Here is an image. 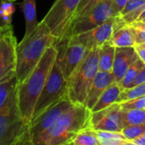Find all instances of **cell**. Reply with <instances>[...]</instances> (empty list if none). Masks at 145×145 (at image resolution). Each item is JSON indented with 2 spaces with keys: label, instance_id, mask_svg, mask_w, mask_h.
Segmentation results:
<instances>
[{
  "label": "cell",
  "instance_id": "cell-29",
  "mask_svg": "<svg viewBox=\"0 0 145 145\" xmlns=\"http://www.w3.org/2000/svg\"><path fill=\"white\" fill-rule=\"evenodd\" d=\"M145 4V0H128L121 13L117 16L124 15L127 13H130L132 11H134L138 8H142Z\"/></svg>",
  "mask_w": 145,
  "mask_h": 145
},
{
  "label": "cell",
  "instance_id": "cell-14",
  "mask_svg": "<svg viewBox=\"0 0 145 145\" xmlns=\"http://www.w3.org/2000/svg\"><path fill=\"white\" fill-rule=\"evenodd\" d=\"M138 59L139 56L134 47L116 48L112 73L116 82L123 78L128 68Z\"/></svg>",
  "mask_w": 145,
  "mask_h": 145
},
{
  "label": "cell",
  "instance_id": "cell-3",
  "mask_svg": "<svg viewBox=\"0 0 145 145\" xmlns=\"http://www.w3.org/2000/svg\"><path fill=\"white\" fill-rule=\"evenodd\" d=\"M55 43L48 27L43 21L39 22L35 31L23 37L16 48L15 75L18 84L22 83L38 64L46 49Z\"/></svg>",
  "mask_w": 145,
  "mask_h": 145
},
{
  "label": "cell",
  "instance_id": "cell-4",
  "mask_svg": "<svg viewBox=\"0 0 145 145\" xmlns=\"http://www.w3.org/2000/svg\"><path fill=\"white\" fill-rule=\"evenodd\" d=\"M0 145H32L30 125L23 119L18 105L17 88L0 110Z\"/></svg>",
  "mask_w": 145,
  "mask_h": 145
},
{
  "label": "cell",
  "instance_id": "cell-34",
  "mask_svg": "<svg viewBox=\"0 0 145 145\" xmlns=\"http://www.w3.org/2000/svg\"><path fill=\"white\" fill-rule=\"evenodd\" d=\"M135 48V49H136V51H137V53H138V56H139V58L144 61L145 63V50L144 49H143V48H139V47H138V46H135L134 47Z\"/></svg>",
  "mask_w": 145,
  "mask_h": 145
},
{
  "label": "cell",
  "instance_id": "cell-33",
  "mask_svg": "<svg viewBox=\"0 0 145 145\" xmlns=\"http://www.w3.org/2000/svg\"><path fill=\"white\" fill-rule=\"evenodd\" d=\"M134 145H145V132L138 138H137L136 139H134L133 141Z\"/></svg>",
  "mask_w": 145,
  "mask_h": 145
},
{
  "label": "cell",
  "instance_id": "cell-25",
  "mask_svg": "<svg viewBox=\"0 0 145 145\" xmlns=\"http://www.w3.org/2000/svg\"><path fill=\"white\" fill-rule=\"evenodd\" d=\"M145 95V82L138 85H136L131 88L123 90L117 100V103H121L124 101L130 100L132 99H135L138 97L144 96Z\"/></svg>",
  "mask_w": 145,
  "mask_h": 145
},
{
  "label": "cell",
  "instance_id": "cell-39",
  "mask_svg": "<svg viewBox=\"0 0 145 145\" xmlns=\"http://www.w3.org/2000/svg\"><path fill=\"white\" fill-rule=\"evenodd\" d=\"M0 28H1V27H0Z\"/></svg>",
  "mask_w": 145,
  "mask_h": 145
},
{
  "label": "cell",
  "instance_id": "cell-27",
  "mask_svg": "<svg viewBox=\"0 0 145 145\" xmlns=\"http://www.w3.org/2000/svg\"><path fill=\"white\" fill-rule=\"evenodd\" d=\"M145 132V124L143 125H132L123 127L121 133L130 141H133Z\"/></svg>",
  "mask_w": 145,
  "mask_h": 145
},
{
  "label": "cell",
  "instance_id": "cell-35",
  "mask_svg": "<svg viewBox=\"0 0 145 145\" xmlns=\"http://www.w3.org/2000/svg\"><path fill=\"white\" fill-rule=\"evenodd\" d=\"M145 18V4L143 6V8H142V12H141V14H139V16H138V20L135 21V22H138V21H141V20H143Z\"/></svg>",
  "mask_w": 145,
  "mask_h": 145
},
{
  "label": "cell",
  "instance_id": "cell-12",
  "mask_svg": "<svg viewBox=\"0 0 145 145\" xmlns=\"http://www.w3.org/2000/svg\"><path fill=\"white\" fill-rule=\"evenodd\" d=\"M121 106L115 103L99 111L92 112L90 126L95 130L121 133L124 126L121 118Z\"/></svg>",
  "mask_w": 145,
  "mask_h": 145
},
{
  "label": "cell",
  "instance_id": "cell-11",
  "mask_svg": "<svg viewBox=\"0 0 145 145\" xmlns=\"http://www.w3.org/2000/svg\"><path fill=\"white\" fill-rule=\"evenodd\" d=\"M17 45L13 27L8 26L0 39V82L15 71Z\"/></svg>",
  "mask_w": 145,
  "mask_h": 145
},
{
  "label": "cell",
  "instance_id": "cell-23",
  "mask_svg": "<svg viewBox=\"0 0 145 145\" xmlns=\"http://www.w3.org/2000/svg\"><path fill=\"white\" fill-rule=\"evenodd\" d=\"M144 62L139 58L138 60H136L128 68V70L126 72V74L123 76V78L118 82L119 85L121 86V88H122V90L128 89V88H131L134 87L135 79H136L138 74L139 73L140 70L144 66Z\"/></svg>",
  "mask_w": 145,
  "mask_h": 145
},
{
  "label": "cell",
  "instance_id": "cell-38",
  "mask_svg": "<svg viewBox=\"0 0 145 145\" xmlns=\"http://www.w3.org/2000/svg\"><path fill=\"white\" fill-rule=\"evenodd\" d=\"M7 1H10V2H14V1H17V0H7Z\"/></svg>",
  "mask_w": 145,
  "mask_h": 145
},
{
  "label": "cell",
  "instance_id": "cell-18",
  "mask_svg": "<svg viewBox=\"0 0 145 145\" xmlns=\"http://www.w3.org/2000/svg\"><path fill=\"white\" fill-rule=\"evenodd\" d=\"M107 42L116 48L136 46L134 36L128 25H125L116 29Z\"/></svg>",
  "mask_w": 145,
  "mask_h": 145
},
{
  "label": "cell",
  "instance_id": "cell-17",
  "mask_svg": "<svg viewBox=\"0 0 145 145\" xmlns=\"http://www.w3.org/2000/svg\"><path fill=\"white\" fill-rule=\"evenodd\" d=\"M122 91L123 90L118 82H113L102 93L96 105H94V107L92 109L91 111L92 112L99 111L106 107H109L110 105L115 103H117L118 98Z\"/></svg>",
  "mask_w": 145,
  "mask_h": 145
},
{
  "label": "cell",
  "instance_id": "cell-7",
  "mask_svg": "<svg viewBox=\"0 0 145 145\" xmlns=\"http://www.w3.org/2000/svg\"><path fill=\"white\" fill-rule=\"evenodd\" d=\"M80 2L81 0H55L42 19V21L55 38V43L64 38Z\"/></svg>",
  "mask_w": 145,
  "mask_h": 145
},
{
  "label": "cell",
  "instance_id": "cell-6",
  "mask_svg": "<svg viewBox=\"0 0 145 145\" xmlns=\"http://www.w3.org/2000/svg\"><path fill=\"white\" fill-rule=\"evenodd\" d=\"M67 80L64 76L60 65L56 57L55 62L52 66L44 87L37 101L32 120L49 106L67 97Z\"/></svg>",
  "mask_w": 145,
  "mask_h": 145
},
{
  "label": "cell",
  "instance_id": "cell-19",
  "mask_svg": "<svg viewBox=\"0 0 145 145\" xmlns=\"http://www.w3.org/2000/svg\"><path fill=\"white\" fill-rule=\"evenodd\" d=\"M18 86L15 71L7 76L0 82V110L6 105Z\"/></svg>",
  "mask_w": 145,
  "mask_h": 145
},
{
  "label": "cell",
  "instance_id": "cell-16",
  "mask_svg": "<svg viewBox=\"0 0 145 145\" xmlns=\"http://www.w3.org/2000/svg\"><path fill=\"white\" fill-rule=\"evenodd\" d=\"M20 8L25 18V30L24 37H26L35 31L39 24L37 18L36 0H23L20 3Z\"/></svg>",
  "mask_w": 145,
  "mask_h": 145
},
{
  "label": "cell",
  "instance_id": "cell-8",
  "mask_svg": "<svg viewBox=\"0 0 145 145\" xmlns=\"http://www.w3.org/2000/svg\"><path fill=\"white\" fill-rule=\"evenodd\" d=\"M54 45L58 49L57 59L64 76L68 81L73 71L91 50H88L73 36L65 38Z\"/></svg>",
  "mask_w": 145,
  "mask_h": 145
},
{
  "label": "cell",
  "instance_id": "cell-22",
  "mask_svg": "<svg viewBox=\"0 0 145 145\" xmlns=\"http://www.w3.org/2000/svg\"><path fill=\"white\" fill-rule=\"evenodd\" d=\"M121 118L124 127L132 125L145 124V109H123Z\"/></svg>",
  "mask_w": 145,
  "mask_h": 145
},
{
  "label": "cell",
  "instance_id": "cell-31",
  "mask_svg": "<svg viewBox=\"0 0 145 145\" xmlns=\"http://www.w3.org/2000/svg\"><path fill=\"white\" fill-rule=\"evenodd\" d=\"M145 82V65L140 70L139 73L138 74L136 79H135V82H134V86L136 85H138L142 82Z\"/></svg>",
  "mask_w": 145,
  "mask_h": 145
},
{
  "label": "cell",
  "instance_id": "cell-13",
  "mask_svg": "<svg viewBox=\"0 0 145 145\" xmlns=\"http://www.w3.org/2000/svg\"><path fill=\"white\" fill-rule=\"evenodd\" d=\"M116 17H111L100 25L73 37L88 50L99 48L107 42L115 31Z\"/></svg>",
  "mask_w": 145,
  "mask_h": 145
},
{
  "label": "cell",
  "instance_id": "cell-30",
  "mask_svg": "<svg viewBox=\"0 0 145 145\" xmlns=\"http://www.w3.org/2000/svg\"><path fill=\"white\" fill-rule=\"evenodd\" d=\"M127 1L128 0H112L111 8L113 10L114 16H117L121 13V11L122 10V8L127 3Z\"/></svg>",
  "mask_w": 145,
  "mask_h": 145
},
{
  "label": "cell",
  "instance_id": "cell-26",
  "mask_svg": "<svg viewBox=\"0 0 145 145\" xmlns=\"http://www.w3.org/2000/svg\"><path fill=\"white\" fill-rule=\"evenodd\" d=\"M102 1H104V0H81V2L79 3L73 16H72L71 22H73L75 20L79 19V18L86 15L87 14H88L96 5H98Z\"/></svg>",
  "mask_w": 145,
  "mask_h": 145
},
{
  "label": "cell",
  "instance_id": "cell-21",
  "mask_svg": "<svg viewBox=\"0 0 145 145\" xmlns=\"http://www.w3.org/2000/svg\"><path fill=\"white\" fill-rule=\"evenodd\" d=\"M100 145H134L121 133L96 130Z\"/></svg>",
  "mask_w": 145,
  "mask_h": 145
},
{
  "label": "cell",
  "instance_id": "cell-24",
  "mask_svg": "<svg viewBox=\"0 0 145 145\" xmlns=\"http://www.w3.org/2000/svg\"><path fill=\"white\" fill-rule=\"evenodd\" d=\"M71 145H100L97 131L91 127L81 130L71 142Z\"/></svg>",
  "mask_w": 145,
  "mask_h": 145
},
{
  "label": "cell",
  "instance_id": "cell-28",
  "mask_svg": "<svg viewBox=\"0 0 145 145\" xmlns=\"http://www.w3.org/2000/svg\"><path fill=\"white\" fill-rule=\"evenodd\" d=\"M123 109H145V95L120 103Z\"/></svg>",
  "mask_w": 145,
  "mask_h": 145
},
{
  "label": "cell",
  "instance_id": "cell-20",
  "mask_svg": "<svg viewBox=\"0 0 145 145\" xmlns=\"http://www.w3.org/2000/svg\"><path fill=\"white\" fill-rule=\"evenodd\" d=\"M99 71L112 72L116 47L105 42L99 48Z\"/></svg>",
  "mask_w": 145,
  "mask_h": 145
},
{
  "label": "cell",
  "instance_id": "cell-2",
  "mask_svg": "<svg viewBox=\"0 0 145 145\" xmlns=\"http://www.w3.org/2000/svg\"><path fill=\"white\" fill-rule=\"evenodd\" d=\"M91 115L92 111L84 105L74 104L56 119L37 145L71 144L81 130L91 127Z\"/></svg>",
  "mask_w": 145,
  "mask_h": 145
},
{
  "label": "cell",
  "instance_id": "cell-10",
  "mask_svg": "<svg viewBox=\"0 0 145 145\" xmlns=\"http://www.w3.org/2000/svg\"><path fill=\"white\" fill-rule=\"evenodd\" d=\"M74 104L65 97L59 102L49 106L36 118H34L30 125V135L32 145H37L42 134L52 126L56 119Z\"/></svg>",
  "mask_w": 145,
  "mask_h": 145
},
{
  "label": "cell",
  "instance_id": "cell-9",
  "mask_svg": "<svg viewBox=\"0 0 145 145\" xmlns=\"http://www.w3.org/2000/svg\"><path fill=\"white\" fill-rule=\"evenodd\" d=\"M111 2L112 0L100 2L88 14L71 22L63 39L88 31L100 25L111 17H115L111 8Z\"/></svg>",
  "mask_w": 145,
  "mask_h": 145
},
{
  "label": "cell",
  "instance_id": "cell-1",
  "mask_svg": "<svg viewBox=\"0 0 145 145\" xmlns=\"http://www.w3.org/2000/svg\"><path fill=\"white\" fill-rule=\"evenodd\" d=\"M58 54L56 46H49L28 77L17 86L18 105L25 121L31 125L34 109Z\"/></svg>",
  "mask_w": 145,
  "mask_h": 145
},
{
  "label": "cell",
  "instance_id": "cell-37",
  "mask_svg": "<svg viewBox=\"0 0 145 145\" xmlns=\"http://www.w3.org/2000/svg\"><path fill=\"white\" fill-rule=\"evenodd\" d=\"M136 46H138V47H139V48H143V49L145 50V42H142V43H139V44H137Z\"/></svg>",
  "mask_w": 145,
  "mask_h": 145
},
{
  "label": "cell",
  "instance_id": "cell-32",
  "mask_svg": "<svg viewBox=\"0 0 145 145\" xmlns=\"http://www.w3.org/2000/svg\"><path fill=\"white\" fill-rule=\"evenodd\" d=\"M4 2H5V0H0V27L10 26V25H7L5 20H4L3 14V7Z\"/></svg>",
  "mask_w": 145,
  "mask_h": 145
},
{
  "label": "cell",
  "instance_id": "cell-15",
  "mask_svg": "<svg viewBox=\"0 0 145 145\" xmlns=\"http://www.w3.org/2000/svg\"><path fill=\"white\" fill-rule=\"evenodd\" d=\"M115 77L112 72L107 71H98L90 91L87 96V99L84 102V105L92 110V109L96 105L98 99H99L102 93L113 82H115Z\"/></svg>",
  "mask_w": 145,
  "mask_h": 145
},
{
  "label": "cell",
  "instance_id": "cell-5",
  "mask_svg": "<svg viewBox=\"0 0 145 145\" xmlns=\"http://www.w3.org/2000/svg\"><path fill=\"white\" fill-rule=\"evenodd\" d=\"M99 48L88 53L67 81V97L73 104L83 105L87 99L99 71Z\"/></svg>",
  "mask_w": 145,
  "mask_h": 145
},
{
  "label": "cell",
  "instance_id": "cell-36",
  "mask_svg": "<svg viewBox=\"0 0 145 145\" xmlns=\"http://www.w3.org/2000/svg\"><path fill=\"white\" fill-rule=\"evenodd\" d=\"M7 27H8V26H7ZM7 27H1V28H0V39H1L2 36H3V31H4V30H5Z\"/></svg>",
  "mask_w": 145,
  "mask_h": 145
}]
</instances>
